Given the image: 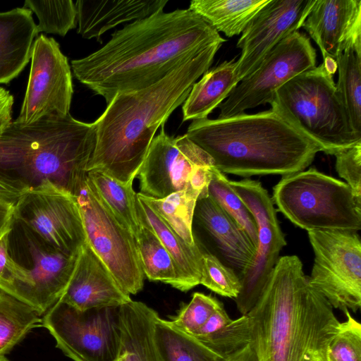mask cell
<instances>
[{
	"instance_id": "36",
	"label": "cell",
	"mask_w": 361,
	"mask_h": 361,
	"mask_svg": "<svg viewBox=\"0 0 361 361\" xmlns=\"http://www.w3.org/2000/svg\"><path fill=\"white\" fill-rule=\"evenodd\" d=\"M221 305L216 298L196 292L191 300L183 305L177 315L169 322L175 329L193 336Z\"/></svg>"
},
{
	"instance_id": "18",
	"label": "cell",
	"mask_w": 361,
	"mask_h": 361,
	"mask_svg": "<svg viewBox=\"0 0 361 361\" xmlns=\"http://www.w3.org/2000/svg\"><path fill=\"white\" fill-rule=\"evenodd\" d=\"M301 27L317 43L323 59L336 60L350 48L361 53V1L315 0Z\"/></svg>"
},
{
	"instance_id": "39",
	"label": "cell",
	"mask_w": 361,
	"mask_h": 361,
	"mask_svg": "<svg viewBox=\"0 0 361 361\" xmlns=\"http://www.w3.org/2000/svg\"><path fill=\"white\" fill-rule=\"evenodd\" d=\"M336 169L355 197L361 200V142L334 154Z\"/></svg>"
},
{
	"instance_id": "43",
	"label": "cell",
	"mask_w": 361,
	"mask_h": 361,
	"mask_svg": "<svg viewBox=\"0 0 361 361\" xmlns=\"http://www.w3.org/2000/svg\"><path fill=\"white\" fill-rule=\"evenodd\" d=\"M224 361H257L256 354L250 344L227 357Z\"/></svg>"
},
{
	"instance_id": "25",
	"label": "cell",
	"mask_w": 361,
	"mask_h": 361,
	"mask_svg": "<svg viewBox=\"0 0 361 361\" xmlns=\"http://www.w3.org/2000/svg\"><path fill=\"white\" fill-rule=\"evenodd\" d=\"M137 202L147 222L177 267L178 290L186 292L199 285L202 268V251L200 247H192L185 243L144 201L137 197Z\"/></svg>"
},
{
	"instance_id": "44",
	"label": "cell",
	"mask_w": 361,
	"mask_h": 361,
	"mask_svg": "<svg viewBox=\"0 0 361 361\" xmlns=\"http://www.w3.org/2000/svg\"><path fill=\"white\" fill-rule=\"evenodd\" d=\"M23 194L0 182V197L16 204Z\"/></svg>"
},
{
	"instance_id": "9",
	"label": "cell",
	"mask_w": 361,
	"mask_h": 361,
	"mask_svg": "<svg viewBox=\"0 0 361 361\" xmlns=\"http://www.w3.org/2000/svg\"><path fill=\"white\" fill-rule=\"evenodd\" d=\"M76 200L86 243L126 293L140 292L145 274L133 234L108 207L88 177Z\"/></svg>"
},
{
	"instance_id": "2",
	"label": "cell",
	"mask_w": 361,
	"mask_h": 361,
	"mask_svg": "<svg viewBox=\"0 0 361 361\" xmlns=\"http://www.w3.org/2000/svg\"><path fill=\"white\" fill-rule=\"evenodd\" d=\"M257 361H327L340 322L296 255L280 257L246 314Z\"/></svg>"
},
{
	"instance_id": "7",
	"label": "cell",
	"mask_w": 361,
	"mask_h": 361,
	"mask_svg": "<svg viewBox=\"0 0 361 361\" xmlns=\"http://www.w3.org/2000/svg\"><path fill=\"white\" fill-rule=\"evenodd\" d=\"M271 200L288 219L307 231L361 229V200L347 183L313 167L283 176Z\"/></svg>"
},
{
	"instance_id": "48",
	"label": "cell",
	"mask_w": 361,
	"mask_h": 361,
	"mask_svg": "<svg viewBox=\"0 0 361 361\" xmlns=\"http://www.w3.org/2000/svg\"><path fill=\"white\" fill-rule=\"evenodd\" d=\"M118 361H119V360H118Z\"/></svg>"
},
{
	"instance_id": "26",
	"label": "cell",
	"mask_w": 361,
	"mask_h": 361,
	"mask_svg": "<svg viewBox=\"0 0 361 361\" xmlns=\"http://www.w3.org/2000/svg\"><path fill=\"white\" fill-rule=\"evenodd\" d=\"M269 0H192L189 8L228 37L242 34Z\"/></svg>"
},
{
	"instance_id": "23",
	"label": "cell",
	"mask_w": 361,
	"mask_h": 361,
	"mask_svg": "<svg viewBox=\"0 0 361 361\" xmlns=\"http://www.w3.org/2000/svg\"><path fill=\"white\" fill-rule=\"evenodd\" d=\"M157 312L130 300L120 306L119 361H163L154 338Z\"/></svg>"
},
{
	"instance_id": "32",
	"label": "cell",
	"mask_w": 361,
	"mask_h": 361,
	"mask_svg": "<svg viewBox=\"0 0 361 361\" xmlns=\"http://www.w3.org/2000/svg\"><path fill=\"white\" fill-rule=\"evenodd\" d=\"M336 61L338 69L336 84L338 95L353 129L361 135V53L350 48Z\"/></svg>"
},
{
	"instance_id": "4",
	"label": "cell",
	"mask_w": 361,
	"mask_h": 361,
	"mask_svg": "<svg viewBox=\"0 0 361 361\" xmlns=\"http://www.w3.org/2000/svg\"><path fill=\"white\" fill-rule=\"evenodd\" d=\"M95 144L94 123L71 114L12 121L0 133V182L21 194L51 185L76 197Z\"/></svg>"
},
{
	"instance_id": "24",
	"label": "cell",
	"mask_w": 361,
	"mask_h": 361,
	"mask_svg": "<svg viewBox=\"0 0 361 361\" xmlns=\"http://www.w3.org/2000/svg\"><path fill=\"white\" fill-rule=\"evenodd\" d=\"M235 59L207 71L196 82L182 106L183 121L207 118L238 84Z\"/></svg>"
},
{
	"instance_id": "5",
	"label": "cell",
	"mask_w": 361,
	"mask_h": 361,
	"mask_svg": "<svg viewBox=\"0 0 361 361\" xmlns=\"http://www.w3.org/2000/svg\"><path fill=\"white\" fill-rule=\"evenodd\" d=\"M223 173L248 178L304 171L321 149L273 109L192 121L185 133Z\"/></svg>"
},
{
	"instance_id": "31",
	"label": "cell",
	"mask_w": 361,
	"mask_h": 361,
	"mask_svg": "<svg viewBox=\"0 0 361 361\" xmlns=\"http://www.w3.org/2000/svg\"><path fill=\"white\" fill-rule=\"evenodd\" d=\"M88 178L114 214L135 237L139 227L134 179L121 182L99 171H88Z\"/></svg>"
},
{
	"instance_id": "33",
	"label": "cell",
	"mask_w": 361,
	"mask_h": 361,
	"mask_svg": "<svg viewBox=\"0 0 361 361\" xmlns=\"http://www.w3.org/2000/svg\"><path fill=\"white\" fill-rule=\"evenodd\" d=\"M207 190L208 195L241 227L257 249V232L253 215L231 185L230 180L215 167Z\"/></svg>"
},
{
	"instance_id": "30",
	"label": "cell",
	"mask_w": 361,
	"mask_h": 361,
	"mask_svg": "<svg viewBox=\"0 0 361 361\" xmlns=\"http://www.w3.org/2000/svg\"><path fill=\"white\" fill-rule=\"evenodd\" d=\"M154 338L163 361H224L194 336L173 327L168 320L157 317Z\"/></svg>"
},
{
	"instance_id": "10",
	"label": "cell",
	"mask_w": 361,
	"mask_h": 361,
	"mask_svg": "<svg viewBox=\"0 0 361 361\" xmlns=\"http://www.w3.org/2000/svg\"><path fill=\"white\" fill-rule=\"evenodd\" d=\"M56 347L73 361H118L120 306L78 310L57 301L42 320Z\"/></svg>"
},
{
	"instance_id": "37",
	"label": "cell",
	"mask_w": 361,
	"mask_h": 361,
	"mask_svg": "<svg viewBox=\"0 0 361 361\" xmlns=\"http://www.w3.org/2000/svg\"><path fill=\"white\" fill-rule=\"evenodd\" d=\"M200 284L221 296L234 299L241 288L240 279L236 273L214 255L204 251Z\"/></svg>"
},
{
	"instance_id": "41",
	"label": "cell",
	"mask_w": 361,
	"mask_h": 361,
	"mask_svg": "<svg viewBox=\"0 0 361 361\" xmlns=\"http://www.w3.org/2000/svg\"><path fill=\"white\" fill-rule=\"evenodd\" d=\"M13 101L12 94L0 87V133L12 122Z\"/></svg>"
},
{
	"instance_id": "40",
	"label": "cell",
	"mask_w": 361,
	"mask_h": 361,
	"mask_svg": "<svg viewBox=\"0 0 361 361\" xmlns=\"http://www.w3.org/2000/svg\"><path fill=\"white\" fill-rule=\"evenodd\" d=\"M231 321L232 319L229 317L224 305H221L215 310L205 324L193 336L197 339L206 337L225 326Z\"/></svg>"
},
{
	"instance_id": "22",
	"label": "cell",
	"mask_w": 361,
	"mask_h": 361,
	"mask_svg": "<svg viewBox=\"0 0 361 361\" xmlns=\"http://www.w3.org/2000/svg\"><path fill=\"white\" fill-rule=\"evenodd\" d=\"M38 34L30 9L0 13V84H8L25 68Z\"/></svg>"
},
{
	"instance_id": "16",
	"label": "cell",
	"mask_w": 361,
	"mask_h": 361,
	"mask_svg": "<svg viewBox=\"0 0 361 361\" xmlns=\"http://www.w3.org/2000/svg\"><path fill=\"white\" fill-rule=\"evenodd\" d=\"M13 216L65 254H78L86 242L76 197L54 185L23 193Z\"/></svg>"
},
{
	"instance_id": "8",
	"label": "cell",
	"mask_w": 361,
	"mask_h": 361,
	"mask_svg": "<svg viewBox=\"0 0 361 361\" xmlns=\"http://www.w3.org/2000/svg\"><path fill=\"white\" fill-rule=\"evenodd\" d=\"M214 167L212 158L185 134L170 136L164 125L138 171L140 193L161 199L189 190L200 196L207 191Z\"/></svg>"
},
{
	"instance_id": "21",
	"label": "cell",
	"mask_w": 361,
	"mask_h": 361,
	"mask_svg": "<svg viewBox=\"0 0 361 361\" xmlns=\"http://www.w3.org/2000/svg\"><path fill=\"white\" fill-rule=\"evenodd\" d=\"M168 0H78L77 32L90 39L123 23L134 22L163 11Z\"/></svg>"
},
{
	"instance_id": "20",
	"label": "cell",
	"mask_w": 361,
	"mask_h": 361,
	"mask_svg": "<svg viewBox=\"0 0 361 361\" xmlns=\"http://www.w3.org/2000/svg\"><path fill=\"white\" fill-rule=\"evenodd\" d=\"M59 300L85 310L121 306L131 298L85 242L80 250L68 286Z\"/></svg>"
},
{
	"instance_id": "15",
	"label": "cell",
	"mask_w": 361,
	"mask_h": 361,
	"mask_svg": "<svg viewBox=\"0 0 361 361\" xmlns=\"http://www.w3.org/2000/svg\"><path fill=\"white\" fill-rule=\"evenodd\" d=\"M25 97L16 121L32 123L46 116L70 114L73 94L72 74L59 44L45 35L33 44Z\"/></svg>"
},
{
	"instance_id": "6",
	"label": "cell",
	"mask_w": 361,
	"mask_h": 361,
	"mask_svg": "<svg viewBox=\"0 0 361 361\" xmlns=\"http://www.w3.org/2000/svg\"><path fill=\"white\" fill-rule=\"evenodd\" d=\"M333 76L322 62L286 82L269 104L322 152L331 155L361 142V135L350 125Z\"/></svg>"
},
{
	"instance_id": "42",
	"label": "cell",
	"mask_w": 361,
	"mask_h": 361,
	"mask_svg": "<svg viewBox=\"0 0 361 361\" xmlns=\"http://www.w3.org/2000/svg\"><path fill=\"white\" fill-rule=\"evenodd\" d=\"M15 203L0 197V234L11 227L13 218Z\"/></svg>"
},
{
	"instance_id": "3",
	"label": "cell",
	"mask_w": 361,
	"mask_h": 361,
	"mask_svg": "<svg viewBox=\"0 0 361 361\" xmlns=\"http://www.w3.org/2000/svg\"><path fill=\"white\" fill-rule=\"evenodd\" d=\"M221 45L208 47L150 87L116 94L94 122L96 144L87 172L99 171L123 183L135 179L157 130L184 103Z\"/></svg>"
},
{
	"instance_id": "47",
	"label": "cell",
	"mask_w": 361,
	"mask_h": 361,
	"mask_svg": "<svg viewBox=\"0 0 361 361\" xmlns=\"http://www.w3.org/2000/svg\"><path fill=\"white\" fill-rule=\"evenodd\" d=\"M7 231H8V230H7ZM5 232H6V231H5ZM3 233H2V234H3ZM2 234H0V236H1Z\"/></svg>"
},
{
	"instance_id": "45",
	"label": "cell",
	"mask_w": 361,
	"mask_h": 361,
	"mask_svg": "<svg viewBox=\"0 0 361 361\" xmlns=\"http://www.w3.org/2000/svg\"><path fill=\"white\" fill-rule=\"evenodd\" d=\"M323 59V63L327 71L331 74L334 75L337 70V63L336 60L330 57H326Z\"/></svg>"
},
{
	"instance_id": "28",
	"label": "cell",
	"mask_w": 361,
	"mask_h": 361,
	"mask_svg": "<svg viewBox=\"0 0 361 361\" xmlns=\"http://www.w3.org/2000/svg\"><path fill=\"white\" fill-rule=\"evenodd\" d=\"M40 316L35 308L0 288V357L42 326Z\"/></svg>"
},
{
	"instance_id": "46",
	"label": "cell",
	"mask_w": 361,
	"mask_h": 361,
	"mask_svg": "<svg viewBox=\"0 0 361 361\" xmlns=\"http://www.w3.org/2000/svg\"><path fill=\"white\" fill-rule=\"evenodd\" d=\"M0 361H9V360L5 356H1Z\"/></svg>"
},
{
	"instance_id": "13",
	"label": "cell",
	"mask_w": 361,
	"mask_h": 361,
	"mask_svg": "<svg viewBox=\"0 0 361 361\" xmlns=\"http://www.w3.org/2000/svg\"><path fill=\"white\" fill-rule=\"evenodd\" d=\"M317 63V53L310 38L296 31L278 43L255 71L242 80L219 105L218 118L243 113L270 104L274 93L286 82Z\"/></svg>"
},
{
	"instance_id": "29",
	"label": "cell",
	"mask_w": 361,
	"mask_h": 361,
	"mask_svg": "<svg viewBox=\"0 0 361 361\" xmlns=\"http://www.w3.org/2000/svg\"><path fill=\"white\" fill-rule=\"evenodd\" d=\"M147 204L188 245L198 247L192 232L194 212L200 195L193 191L180 190L156 199L136 194Z\"/></svg>"
},
{
	"instance_id": "14",
	"label": "cell",
	"mask_w": 361,
	"mask_h": 361,
	"mask_svg": "<svg viewBox=\"0 0 361 361\" xmlns=\"http://www.w3.org/2000/svg\"><path fill=\"white\" fill-rule=\"evenodd\" d=\"M230 183L253 215L257 232L255 257L240 278L241 288L235 298L239 312L246 315L259 298L286 241L274 204L262 183L250 178Z\"/></svg>"
},
{
	"instance_id": "19",
	"label": "cell",
	"mask_w": 361,
	"mask_h": 361,
	"mask_svg": "<svg viewBox=\"0 0 361 361\" xmlns=\"http://www.w3.org/2000/svg\"><path fill=\"white\" fill-rule=\"evenodd\" d=\"M194 219L209 240L213 249L210 254L240 279L256 252L247 233L208 195L197 199Z\"/></svg>"
},
{
	"instance_id": "12",
	"label": "cell",
	"mask_w": 361,
	"mask_h": 361,
	"mask_svg": "<svg viewBox=\"0 0 361 361\" xmlns=\"http://www.w3.org/2000/svg\"><path fill=\"white\" fill-rule=\"evenodd\" d=\"M314 259L310 284L333 308L357 312L361 307V242L357 232L310 231Z\"/></svg>"
},
{
	"instance_id": "11",
	"label": "cell",
	"mask_w": 361,
	"mask_h": 361,
	"mask_svg": "<svg viewBox=\"0 0 361 361\" xmlns=\"http://www.w3.org/2000/svg\"><path fill=\"white\" fill-rule=\"evenodd\" d=\"M8 240L10 256L26 269L29 277L28 284L17 299L42 315L66 290L79 252L70 255L58 250L14 216Z\"/></svg>"
},
{
	"instance_id": "38",
	"label": "cell",
	"mask_w": 361,
	"mask_h": 361,
	"mask_svg": "<svg viewBox=\"0 0 361 361\" xmlns=\"http://www.w3.org/2000/svg\"><path fill=\"white\" fill-rule=\"evenodd\" d=\"M346 320L340 322L328 348L327 361H361V325L345 310Z\"/></svg>"
},
{
	"instance_id": "35",
	"label": "cell",
	"mask_w": 361,
	"mask_h": 361,
	"mask_svg": "<svg viewBox=\"0 0 361 361\" xmlns=\"http://www.w3.org/2000/svg\"><path fill=\"white\" fill-rule=\"evenodd\" d=\"M197 340L216 354L227 358L250 343L249 318L242 315L214 333Z\"/></svg>"
},
{
	"instance_id": "17",
	"label": "cell",
	"mask_w": 361,
	"mask_h": 361,
	"mask_svg": "<svg viewBox=\"0 0 361 361\" xmlns=\"http://www.w3.org/2000/svg\"><path fill=\"white\" fill-rule=\"evenodd\" d=\"M315 0H269L242 32L236 47L238 82L250 75L265 56L281 40L298 31Z\"/></svg>"
},
{
	"instance_id": "1",
	"label": "cell",
	"mask_w": 361,
	"mask_h": 361,
	"mask_svg": "<svg viewBox=\"0 0 361 361\" xmlns=\"http://www.w3.org/2000/svg\"><path fill=\"white\" fill-rule=\"evenodd\" d=\"M226 41L190 9L160 11L116 31L99 50L71 61L75 77L106 104L159 82L190 57Z\"/></svg>"
},
{
	"instance_id": "34",
	"label": "cell",
	"mask_w": 361,
	"mask_h": 361,
	"mask_svg": "<svg viewBox=\"0 0 361 361\" xmlns=\"http://www.w3.org/2000/svg\"><path fill=\"white\" fill-rule=\"evenodd\" d=\"M23 7L37 16L38 33H51L63 37L68 31L76 27V8L71 0H27Z\"/></svg>"
},
{
	"instance_id": "27",
	"label": "cell",
	"mask_w": 361,
	"mask_h": 361,
	"mask_svg": "<svg viewBox=\"0 0 361 361\" xmlns=\"http://www.w3.org/2000/svg\"><path fill=\"white\" fill-rule=\"evenodd\" d=\"M136 207L139 227L135 238L145 276L178 290L179 274L172 257L147 222L137 199Z\"/></svg>"
}]
</instances>
